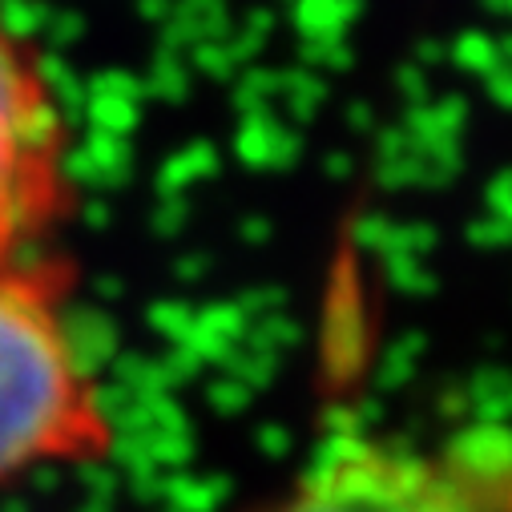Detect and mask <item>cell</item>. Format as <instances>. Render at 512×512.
<instances>
[{
    "instance_id": "cell-1",
    "label": "cell",
    "mask_w": 512,
    "mask_h": 512,
    "mask_svg": "<svg viewBox=\"0 0 512 512\" xmlns=\"http://www.w3.org/2000/svg\"><path fill=\"white\" fill-rule=\"evenodd\" d=\"M109 420L61 323V279L41 263L0 267V484L97 460Z\"/></svg>"
},
{
    "instance_id": "cell-2",
    "label": "cell",
    "mask_w": 512,
    "mask_h": 512,
    "mask_svg": "<svg viewBox=\"0 0 512 512\" xmlns=\"http://www.w3.org/2000/svg\"><path fill=\"white\" fill-rule=\"evenodd\" d=\"M263 512H512V468L460 448L339 432Z\"/></svg>"
},
{
    "instance_id": "cell-3",
    "label": "cell",
    "mask_w": 512,
    "mask_h": 512,
    "mask_svg": "<svg viewBox=\"0 0 512 512\" xmlns=\"http://www.w3.org/2000/svg\"><path fill=\"white\" fill-rule=\"evenodd\" d=\"M61 210V117L53 93L0 21V267L21 263Z\"/></svg>"
}]
</instances>
